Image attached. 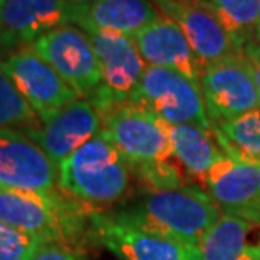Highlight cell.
<instances>
[{
	"instance_id": "obj_1",
	"label": "cell",
	"mask_w": 260,
	"mask_h": 260,
	"mask_svg": "<svg viewBox=\"0 0 260 260\" xmlns=\"http://www.w3.org/2000/svg\"><path fill=\"white\" fill-rule=\"evenodd\" d=\"M103 131L149 191L183 186L181 168L171 153L168 124L131 103L101 114Z\"/></svg>"
},
{
	"instance_id": "obj_2",
	"label": "cell",
	"mask_w": 260,
	"mask_h": 260,
	"mask_svg": "<svg viewBox=\"0 0 260 260\" xmlns=\"http://www.w3.org/2000/svg\"><path fill=\"white\" fill-rule=\"evenodd\" d=\"M133 170L101 131L57 168L59 190L89 208L109 207L128 195Z\"/></svg>"
},
{
	"instance_id": "obj_3",
	"label": "cell",
	"mask_w": 260,
	"mask_h": 260,
	"mask_svg": "<svg viewBox=\"0 0 260 260\" xmlns=\"http://www.w3.org/2000/svg\"><path fill=\"white\" fill-rule=\"evenodd\" d=\"M119 212L143 229L191 247H200L222 217L213 198L198 185L148 191L140 202Z\"/></svg>"
},
{
	"instance_id": "obj_4",
	"label": "cell",
	"mask_w": 260,
	"mask_h": 260,
	"mask_svg": "<svg viewBox=\"0 0 260 260\" xmlns=\"http://www.w3.org/2000/svg\"><path fill=\"white\" fill-rule=\"evenodd\" d=\"M89 210L62 191L41 195L0 186V220L49 243L73 247L87 237Z\"/></svg>"
},
{
	"instance_id": "obj_5",
	"label": "cell",
	"mask_w": 260,
	"mask_h": 260,
	"mask_svg": "<svg viewBox=\"0 0 260 260\" xmlns=\"http://www.w3.org/2000/svg\"><path fill=\"white\" fill-rule=\"evenodd\" d=\"M128 103L151 113L170 126L193 124L213 129L200 86L176 71L146 66Z\"/></svg>"
},
{
	"instance_id": "obj_6",
	"label": "cell",
	"mask_w": 260,
	"mask_h": 260,
	"mask_svg": "<svg viewBox=\"0 0 260 260\" xmlns=\"http://www.w3.org/2000/svg\"><path fill=\"white\" fill-rule=\"evenodd\" d=\"M87 239L121 260H200V247L186 245L143 229L121 212L91 208Z\"/></svg>"
},
{
	"instance_id": "obj_7",
	"label": "cell",
	"mask_w": 260,
	"mask_h": 260,
	"mask_svg": "<svg viewBox=\"0 0 260 260\" xmlns=\"http://www.w3.org/2000/svg\"><path fill=\"white\" fill-rule=\"evenodd\" d=\"M96 52L101 84L89 98L99 114L129 101L146 69L131 37L111 32H87Z\"/></svg>"
},
{
	"instance_id": "obj_8",
	"label": "cell",
	"mask_w": 260,
	"mask_h": 260,
	"mask_svg": "<svg viewBox=\"0 0 260 260\" xmlns=\"http://www.w3.org/2000/svg\"><path fill=\"white\" fill-rule=\"evenodd\" d=\"M0 69L25 98L41 123H46L62 108L79 99L57 71L32 47H22L0 59Z\"/></svg>"
},
{
	"instance_id": "obj_9",
	"label": "cell",
	"mask_w": 260,
	"mask_h": 260,
	"mask_svg": "<svg viewBox=\"0 0 260 260\" xmlns=\"http://www.w3.org/2000/svg\"><path fill=\"white\" fill-rule=\"evenodd\" d=\"M200 91L213 126L260 109V96L245 57H229L203 69Z\"/></svg>"
},
{
	"instance_id": "obj_10",
	"label": "cell",
	"mask_w": 260,
	"mask_h": 260,
	"mask_svg": "<svg viewBox=\"0 0 260 260\" xmlns=\"http://www.w3.org/2000/svg\"><path fill=\"white\" fill-rule=\"evenodd\" d=\"M81 0H5L0 7V57L30 47L39 37L74 24Z\"/></svg>"
},
{
	"instance_id": "obj_11",
	"label": "cell",
	"mask_w": 260,
	"mask_h": 260,
	"mask_svg": "<svg viewBox=\"0 0 260 260\" xmlns=\"http://www.w3.org/2000/svg\"><path fill=\"white\" fill-rule=\"evenodd\" d=\"M30 47L57 71L79 98L89 99L101 84V69L92 42L81 27L69 24L54 29Z\"/></svg>"
},
{
	"instance_id": "obj_12",
	"label": "cell",
	"mask_w": 260,
	"mask_h": 260,
	"mask_svg": "<svg viewBox=\"0 0 260 260\" xmlns=\"http://www.w3.org/2000/svg\"><path fill=\"white\" fill-rule=\"evenodd\" d=\"M163 17L183 30L203 68L218 60L243 56V44L226 30L212 9L202 0H151Z\"/></svg>"
},
{
	"instance_id": "obj_13",
	"label": "cell",
	"mask_w": 260,
	"mask_h": 260,
	"mask_svg": "<svg viewBox=\"0 0 260 260\" xmlns=\"http://www.w3.org/2000/svg\"><path fill=\"white\" fill-rule=\"evenodd\" d=\"M203 185L222 215L260 225V165L255 159L225 151L205 176Z\"/></svg>"
},
{
	"instance_id": "obj_14",
	"label": "cell",
	"mask_w": 260,
	"mask_h": 260,
	"mask_svg": "<svg viewBox=\"0 0 260 260\" xmlns=\"http://www.w3.org/2000/svg\"><path fill=\"white\" fill-rule=\"evenodd\" d=\"M0 186L34 191L41 195L59 193L57 170L44 149L19 129H0Z\"/></svg>"
},
{
	"instance_id": "obj_15",
	"label": "cell",
	"mask_w": 260,
	"mask_h": 260,
	"mask_svg": "<svg viewBox=\"0 0 260 260\" xmlns=\"http://www.w3.org/2000/svg\"><path fill=\"white\" fill-rule=\"evenodd\" d=\"M103 131V118L94 104L79 98L37 129L25 133L44 149L56 170L82 145Z\"/></svg>"
},
{
	"instance_id": "obj_16",
	"label": "cell",
	"mask_w": 260,
	"mask_h": 260,
	"mask_svg": "<svg viewBox=\"0 0 260 260\" xmlns=\"http://www.w3.org/2000/svg\"><path fill=\"white\" fill-rule=\"evenodd\" d=\"M133 42L146 66L165 68L200 82L203 64L197 57L183 30L171 19L159 17L133 37Z\"/></svg>"
},
{
	"instance_id": "obj_17",
	"label": "cell",
	"mask_w": 260,
	"mask_h": 260,
	"mask_svg": "<svg viewBox=\"0 0 260 260\" xmlns=\"http://www.w3.org/2000/svg\"><path fill=\"white\" fill-rule=\"evenodd\" d=\"M161 17L151 0H81L76 25L86 32L135 37Z\"/></svg>"
},
{
	"instance_id": "obj_18",
	"label": "cell",
	"mask_w": 260,
	"mask_h": 260,
	"mask_svg": "<svg viewBox=\"0 0 260 260\" xmlns=\"http://www.w3.org/2000/svg\"><path fill=\"white\" fill-rule=\"evenodd\" d=\"M168 136L175 161L191 178L203 181L213 165L225 154L213 129L193 124H168Z\"/></svg>"
},
{
	"instance_id": "obj_19",
	"label": "cell",
	"mask_w": 260,
	"mask_h": 260,
	"mask_svg": "<svg viewBox=\"0 0 260 260\" xmlns=\"http://www.w3.org/2000/svg\"><path fill=\"white\" fill-rule=\"evenodd\" d=\"M255 225L222 215L200 245V260H260V242H250Z\"/></svg>"
},
{
	"instance_id": "obj_20",
	"label": "cell",
	"mask_w": 260,
	"mask_h": 260,
	"mask_svg": "<svg viewBox=\"0 0 260 260\" xmlns=\"http://www.w3.org/2000/svg\"><path fill=\"white\" fill-rule=\"evenodd\" d=\"M213 131L225 151L260 161V109L213 126Z\"/></svg>"
},
{
	"instance_id": "obj_21",
	"label": "cell",
	"mask_w": 260,
	"mask_h": 260,
	"mask_svg": "<svg viewBox=\"0 0 260 260\" xmlns=\"http://www.w3.org/2000/svg\"><path fill=\"white\" fill-rule=\"evenodd\" d=\"M222 20L226 30L245 44L260 25V0H202Z\"/></svg>"
},
{
	"instance_id": "obj_22",
	"label": "cell",
	"mask_w": 260,
	"mask_h": 260,
	"mask_svg": "<svg viewBox=\"0 0 260 260\" xmlns=\"http://www.w3.org/2000/svg\"><path fill=\"white\" fill-rule=\"evenodd\" d=\"M41 124L25 98L0 69V129L9 128L29 133Z\"/></svg>"
},
{
	"instance_id": "obj_23",
	"label": "cell",
	"mask_w": 260,
	"mask_h": 260,
	"mask_svg": "<svg viewBox=\"0 0 260 260\" xmlns=\"http://www.w3.org/2000/svg\"><path fill=\"white\" fill-rule=\"evenodd\" d=\"M46 240L24 234L0 220V260H32Z\"/></svg>"
},
{
	"instance_id": "obj_24",
	"label": "cell",
	"mask_w": 260,
	"mask_h": 260,
	"mask_svg": "<svg viewBox=\"0 0 260 260\" xmlns=\"http://www.w3.org/2000/svg\"><path fill=\"white\" fill-rule=\"evenodd\" d=\"M32 260H84L76 248L62 243H46Z\"/></svg>"
},
{
	"instance_id": "obj_25",
	"label": "cell",
	"mask_w": 260,
	"mask_h": 260,
	"mask_svg": "<svg viewBox=\"0 0 260 260\" xmlns=\"http://www.w3.org/2000/svg\"><path fill=\"white\" fill-rule=\"evenodd\" d=\"M243 57H245L248 71H250V74L253 77V82H255L260 96V49L253 42V39H248L247 41L245 47H243Z\"/></svg>"
},
{
	"instance_id": "obj_26",
	"label": "cell",
	"mask_w": 260,
	"mask_h": 260,
	"mask_svg": "<svg viewBox=\"0 0 260 260\" xmlns=\"http://www.w3.org/2000/svg\"><path fill=\"white\" fill-rule=\"evenodd\" d=\"M252 39H253V42L257 44V47L260 49V25L255 29V32H253V36H252Z\"/></svg>"
},
{
	"instance_id": "obj_27",
	"label": "cell",
	"mask_w": 260,
	"mask_h": 260,
	"mask_svg": "<svg viewBox=\"0 0 260 260\" xmlns=\"http://www.w3.org/2000/svg\"><path fill=\"white\" fill-rule=\"evenodd\" d=\"M4 2H5V0H0V7H2V5H4Z\"/></svg>"
},
{
	"instance_id": "obj_28",
	"label": "cell",
	"mask_w": 260,
	"mask_h": 260,
	"mask_svg": "<svg viewBox=\"0 0 260 260\" xmlns=\"http://www.w3.org/2000/svg\"><path fill=\"white\" fill-rule=\"evenodd\" d=\"M257 163H258V165H260V161H257Z\"/></svg>"
}]
</instances>
